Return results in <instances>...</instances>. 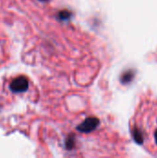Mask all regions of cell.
Returning <instances> with one entry per match:
<instances>
[{
    "mask_svg": "<svg viewBox=\"0 0 157 158\" xmlns=\"http://www.w3.org/2000/svg\"><path fill=\"white\" fill-rule=\"evenodd\" d=\"M99 124H100V121L97 118L91 117V118H86L83 122H81L77 127V131L82 133H90L93 131L94 130H96Z\"/></svg>",
    "mask_w": 157,
    "mask_h": 158,
    "instance_id": "1",
    "label": "cell"
},
{
    "mask_svg": "<svg viewBox=\"0 0 157 158\" xmlns=\"http://www.w3.org/2000/svg\"><path fill=\"white\" fill-rule=\"evenodd\" d=\"M9 89L11 92L16 93V94L24 93L29 89V81L26 77L19 76L12 81V82L10 83Z\"/></svg>",
    "mask_w": 157,
    "mask_h": 158,
    "instance_id": "2",
    "label": "cell"
},
{
    "mask_svg": "<svg viewBox=\"0 0 157 158\" xmlns=\"http://www.w3.org/2000/svg\"><path fill=\"white\" fill-rule=\"evenodd\" d=\"M133 78H134V71L133 70H128V71H126V72H124L122 74L120 81L123 84H128L132 81Z\"/></svg>",
    "mask_w": 157,
    "mask_h": 158,
    "instance_id": "3",
    "label": "cell"
},
{
    "mask_svg": "<svg viewBox=\"0 0 157 158\" xmlns=\"http://www.w3.org/2000/svg\"><path fill=\"white\" fill-rule=\"evenodd\" d=\"M71 16H72V13L70 11L67 10V9L61 10L57 14V18L60 20H68V19H69L71 18Z\"/></svg>",
    "mask_w": 157,
    "mask_h": 158,
    "instance_id": "4",
    "label": "cell"
},
{
    "mask_svg": "<svg viewBox=\"0 0 157 158\" xmlns=\"http://www.w3.org/2000/svg\"><path fill=\"white\" fill-rule=\"evenodd\" d=\"M132 134H133V138H134V140H135V142H136L137 143L142 144V143H143V137L141 131H140L138 129H135V130L133 131V133H132Z\"/></svg>",
    "mask_w": 157,
    "mask_h": 158,
    "instance_id": "5",
    "label": "cell"
},
{
    "mask_svg": "<svg viewBox=\"0 0 157 158\" xmlns=\"http://www.w3.org/2000/svg\"><path fill=\"white\" fill-rule=\"evenodd\" d=\"M65 145H66V148H67L68 150H71V149H73V148H74V146H75V138H74L72 135L68 136V137L66 139Z\"/></svg>",
    "mask_w": 157,
    "mask_h": 158,
    "instance_id": "6",
    "label": "cell"
},
{
    "mask_svg": "<svg viewBox=\"0 0 157 158\" xmlns=\"http://www.w3.org/2000/svg\"><path fill=\"white\" fill-rule=\"evenodd\" d=\"M155 142H156L157 143V131L155 132Z\"/></svg>",
    "mask_w": 157,
    "mask_h": 158,
    "instance_id": "7",
    "label": "cell"
},
{
    "mask_svg": "<svg viewBox=\"0 0 157 158\" xmlns=\"http://www.w3.org/2000/svg\"><path fill=\"white\" fill-rule=\"evenodd\" d=\"M39 1H41V2H44V1H46V0H39Z\"/></svg>",
    "mask_w": 157,
    "mask_h": 158,
    "instance_id": "8",
    "label": "cell"
}]
</instances>
